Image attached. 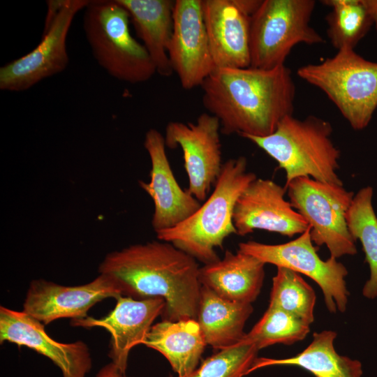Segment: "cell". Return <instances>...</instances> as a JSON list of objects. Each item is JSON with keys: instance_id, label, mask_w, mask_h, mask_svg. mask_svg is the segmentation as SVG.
I'll return each instance as SVG.
<instances>
[{"instance_id": "cell-1", "label": "cell", "mask_w": 377, "mask_h": 377, "mask_svg": "<svg viewBox=\"0 0 377 377\" xmlns=\"http://www.w3.org/2000/svg\"><path fill=\"white\" fill-rule=\"evenodd\" d=\"M200 87L202 104L224 135L267 136L293 113L295 85L285 65L216 68Z\"/></svg>"}, {"instance_id": "cell-2", "label": "cell", "mask_w": 377, "mask_h": 377, "mask_svg": "<svg viewBox=\"0 0 377 377\" xmlns=\"http://www.w3.org/2000/svg\"><path fill=\"white\" fill-rule=\"evenodd\" d=\"M197 260L167 242L130 245L109 253L99 273L115 277L124 295L136 299L161 297L163 320L197 318L202 285Z\"/></svg>"}, {"instance_id": "cell-3", "label": "cell", "mask_w": 377, "mask_h": 377, "mask_svg": "<svg viewBox=\"0 0 377 377\" xmlns=\"http://www.w3.org/2000/svg\"><path fill=\"white\" fill-rule=\"evenodd\" d=\"M256 178L247 171L246 157L228 159L205 202L179 225L157 232L158 239L172 244L205 265L219 260L215 249L222 248L226 237L237 234L233 223L237 200Z\"/></svg>"}, {"instance_id": "cell-4", "label": "cell", "mask_w": 377, "mask_h": 377, "mask_svg": "<svg viewBox=\"0 0 377 377\" xmlns=\"http://www.w3.org/2000/svg\"><path fill=\"white\" fill-rule=\"evenodd\" d=\"M331 124L309 115L300 119L287 116L270 135L246 138L263 149L286 172V185L297 177H309L316 180L343 184L337 170L339 149L334 145Z\"/></svg>"}, {"instance_id": "cell-5", "label": "cell", "mask_w": 377, "mask_h": 377, "mask_svg": "<svg viewBox=\"0 0 377 377\" xmlns=\"http://www.w3.org/2000/svg\"><path fill=\"white\" fill-rule=\"evenodd\" d=\"M129 20L117 0H89L83 29L99 66L120 81L138 84L151 79L156 69L145 46L132 36Z\"/></svg>"}, {"instance_id": "cell-6", "label": "cell", "mask_w": 377, "mask_h": 377, "mask_svg": "<svg viewBox=\"0 0 377 377\" xmlns=\"http://www.w3.org/2000/svg\"><path fill=\"white\" fill-rule=\"evenodd\" d=\"M297 75L323 91L354 130L369 124L377 108V62L354 49H342L320 63L301 66Z\"/></svg>"}, {"instance_id": "cell-7", "label": "cell", "mask_w": 377, "mask_h": 377, "mask_svg": "<svg viewBox=\"0 0 377 377\" xmlns=\"http://www.w3.org/2000/svg\"><path fill=\"white\" fill-rule=\"evenodd\" d=\"M313 0H263L250 18V67L272 69L285 65L299 43H324L310 25Z\"/></svg>"}, {"instance_id": "cell-8", "label": "cell", "mask_w": 377, "mask_h": 377, "mask_svg": "<svg viewBox=\"0 0 377 377\" xmlns=\"http://www.w3.org/2000/svg\"><path fill=\"white\" fill-rule=\"evenodd\" d=\"M293 207L310 227L311 238L317 246L325 245L330 257L339 258L357 253L355 241L346 221L355 194L343 184L297 177L285 186Z\"/></svg>"}, {"instance_id": "cell-9", "label": "cell", "mask_w": 377, "mask_h": 377, "mask_svg": "<svg viewBox=\"0 0 377 377\" xmlns=\"http://www.w3.org/2000/svg\"><path fill=\"white\" fill-rule=\"evenodd\" d=\"M237 251L251 255L265 264L290 269L313 280L321 288L328 311L346 310L349 292L345 277L346 267L332 257L324 260L317 253L311 238L310 227L296 239L279 244L255 241L241 242Z\"/></svg>"}, {"instance_id": "cell-10", "label": "cell", "mask_w": 377, "mask_h": 377, "mask_svg": "<svg viewBox=\"0 0 377 377\" xmlns=\"http://www.w3.org/2000/svg\"><path fill=\"white\" fill-rule=\"evenodd\" d=\"M89 0H64L38 45L27 54L0 68V89L22 91L59 73L68 66L67 36L76 14Z\"/></svg>"}, {"instance_id": "cell-11", "label": "cell", "mask_w": 377, "mask_h": 377, "mask_svg": "<svg viewBox=\"0 0 377 377\" xmlns=\"http://www.w3.org/2000/svg\"><path fill=\"white\" fill-rule=\"evenodd\" d=\"M221 126L214 115L205 112L195 123L170 121L164 135L167 147H179L188 178L187 191L203 201L221 173L222 163Z\"/></svg>"}, {"instance_id": "cell-12", "label": "cell", "mask_w": 377, "mask_h": 377, "mask_svg": "<svg viewBox=\"0 0 377 377\" xmlns=\"http://www.w3.org/2000/svg\"><path fill=\"white\" fill-rule=\"evenodd\" d=\"M119 295H124L121 284L105 273L89 283L74 286L34 279L27 292L23 311L46 325L61 318H84L96 303Z\"/></svg>"}, {"instance_id": "cell-13", "label": "cell", "mask_w": 377, "mask_h": 377, "mask_svg": "<svg viewBox=\"0 0 377 377\" xmlns=\"http://www.w3.org/2000/svg\"><path fill=\"white\" fill-rule=\"evenodd\" d=\"M168 57L183 89L200 87L216 69L203 18L202 0H176Z\"/></svg>"}, {"instance_id": "cell-14", "label": "cell", "mask_w": 377, "mask_h": 377, "mask_svg": "<svg viewBox=\"0 0 377 377\" xmlns=\"http://www.w3.org/2000/svg\"><path fill=\"white\" fill-rule=\"evenodd\" d=\"M286 191L268 179L256 178L251 182L234 208L237 235L244 236L257 229L290 237L303 233L309 225L285 199Z\"/></svg>"}, {"instance_id": "cell-15", "label": "cell", "mask_w": 377, "mask_h": 377, "mask_svg": "<svg viewBox=\"0 0 377 377\" xmlns=\"http://www.w3.org/2000/svg\"><path fill=\"white\" fill-rule=\"evenodd\" d=\"M114 308L105 316L96 318L89 316L71 320L75 327H101L110 334L108 356L122 372L126 373L130 351L144 344L154 320L165 306L161 297L136 299L119 295Z\"/></svg>"}, {"instance_id": "cell-16", "label": "cell", "mask_w": 377, "mask_h": 377, "mask_svg": "<svg viewBox=\"0 0 377 377\" xmlns=\"http://www.w3.org/2000/svg\"><path fill=\"white\" fill-rule=\"evenodd\" d=\"M144 147L151 160L150 181H139V185L154 202L151 224L157 233L179 225L201 204L179 185L166 155L164 136L158 131L151 128L147 131Z\"/></svg>"}, {"instance_id": "cell-17", "label": "cell", "mask_w": 377, "mask_h": 377, "mask_svg": "<svg viewBox=\"0 0 377 377\" xmlns=\"http://www.w3.org/2000/svg\"><path fill=\"white\" fill-rule=\"evenodd\" d=\"M45 325L24 311L1 306L0 343L5 341L25 346L50 359L63 377H86L92 367L87 344L82 341L60 343L45 332Z\"/></svg>"}, {"instance_id": "cell-18", "label": "cell", "mask_w": 377, "mask_h": 377, "mask_svg": "<svg viewBox=\"0 0 377 377\" xmlns=\"http://www.w3.org/2000/svg\"><path fill=\"white\" fill-rule=\"evenodd\" d=\"M204 22L216 68L250 66V18L233 0H202Z\"/></svg>"}, {"instance_id": "cell-19", "label": "cell", "mask_w": 377, "mask_h": 377, "mask_svg": "<svg viewBox=\"0 0 377 377\" xmlns=\"http://www.w3.org/2000/svg\"><path fill=\"white\" fill-rule=\"evenodd\" d=\"M265 265L251 255L226 250L222 259L200 267L199 281L222 298L251 304L263 286Z\"/></svg>"}, {"instance_id": "cell-20", "label": "cell", "mask_w": 377, "mask_h": 377, "mask_svg": "<svg viewBox=\"0 0 377 377\" xmlns=\"http://www.w3.org/2000/svg\"><path fill=\"white\" fill-rule=\"evenodd\" d=\"M128 11L138 37L154 62L156 73L164 77L173 73L168 47L173 29L172 0H117Z\"/></svg>"}, {"instance_id": "cell-21", "label": "cell", "mask_w": 377, "mask_h": 377, "mask_svg": "<svg viewBox=\"0 0 377 377\" xmlns=\"http://www.w3.org/2000/svg\"><path fill=\"white\" fill-rule=\"evenodd\" d=\"M145 346L161 353L177 376H185L198 365L207 343L195 319L163 320L152 325Z\"/></svg>"}, {"instance_id": "cell-22", "label": "cell", "mask_w": 377, "mask_h": 377, "mask_svg": "<svg viewBox=\"0 0 377 377\" xmlns=\"http://www.w3.org/2000/svg\"><path fill=\"white\" fill-rule=\"evenodd\" d=\"M252 312L251 304L226 300L202 286L196 320L207 345L214 349H223L240 341Z\"/></svg>"}, {"instance_id": "cell-23", "label": "cell", "mask_w": 377, "mask_h": 377, "mask_svg": "<svg viewBox=\"0 0 377 377\" xmlns=\"http://www.w3.org/2000/svg\"><path fill=\"white\" fill-rule=\"evenodd\" d=\"M337 333L314 332L310 344L297 355L285 359L257 357L248 374L270 366H297L316 377H362V365L357 360L339 355L334 346Z\"/></svg>"}, {"instance_id": "cell-24", "label": "cell", "mask_w": 377, "mask_h": 377, "mask_svg": "<svg viewBox=\"0 0 377 377\" xmlns=\"http://www.w3.org/2000/svg\"><path fill=\"white\" fill-rule=\"evenodd\" d=\"M373 194L371 186L360 188L346 215L349 231L355 241L360 242L369 267L370 276L362 295L371 300L377 297V216L372 205Z\"/></svg>"}, {"instance_id": "cell-25", "label": "cell", "mask_w": 377, "mask_h": 377, "mask_svg": "<svg viewBox=\"0 0 377 377\" xmlns=\"http://www.w3.org/2000/svg\"><path fill=\"white\" fill-rule=\"evenodd\" d=\"M322 3L331 8L326 21L327 35L332 46L337 50L354 49L373 24L364 0H325Z\"/></svg>"}, {"instance_id": "cell-26", "label": "cell", "mask_w": 377, "mask_h": 377, "mask_svg": "<svg viewBox=\"0 0 377 377\" xmlns=\"http://www.w3.org/2000/svg\"><path fill=\"white\" fill-rule=\"evenodd\" d=\"M276 267L269 306L282 309L311 325L314 320L316 300L313 289L300 274L286 267Z\"/></svg>"}, {"instance_id": "cell-27", "label": "cell", "mask_w": 377, "mask_h": 377, "mask_svg": "<svg viewBox=\"0 0 377 377\" xmlns=\"http://www.w3.org/2000/svg\"><path fill=\"white\" fill-rule=\"evenodd\" d=\"M310 325L279 308L269 306L245 337L259 349L276 344L292 345L302 341Z\"/></svg>"}, {"instance_id": "cell-28", "label": "cell", "mask_w": 377, "mask_h": 377, "mask_svg": "<svg viewBox=\"0 0 377 377\" xmlns=\"http://www.w3.org/2000/svg\"><path fill=\"white\" fill-rule=\"evenodd\" d=\"M259 350L244 336L238 343L207 357L199 367L183 377H244L248 375Z\"/></svg>"}, {"instance_id": "cell-29", "label": "cell", "mask_w": 377, "mask_h": 377, "mask_svg": "<svg viewBox=\"0 0 377 377\" xmlns=\"http://www.w3.org/2000/svg\"><path fill=\"white\" fill-rule=\"evenodd\" d=\"M237 7L251 17L260 7L263 0H233Z\"/></svg>"}, {"instance_id": "cell-30", "label": "cell", "mask_w": 377, "mask_h": 377, "mask_svg": "<svg viewBox=\"0 0 377 377\" xmlns=\"http://www.w3.org/2000/svg\"><path fill=\"white\" fill-rule=\"evenodd\" d=\"M95 377H131L122 372L114 364L110 362L103 366Z\"/></svg>"}, {"instance_id": "cell-31", "label": "cell", "mask_w": 377, "mask_h": 377, "mask_svg": "<svg viewBox=\"0 0 377 377\" xmlns=\"http://www.w3.org/2000/svg\"><path fill=\"white\" fill-rule=\"evenodd\" d=\"M364 3L377 32V0H364Z\"/></svg>"}]
</instances>
